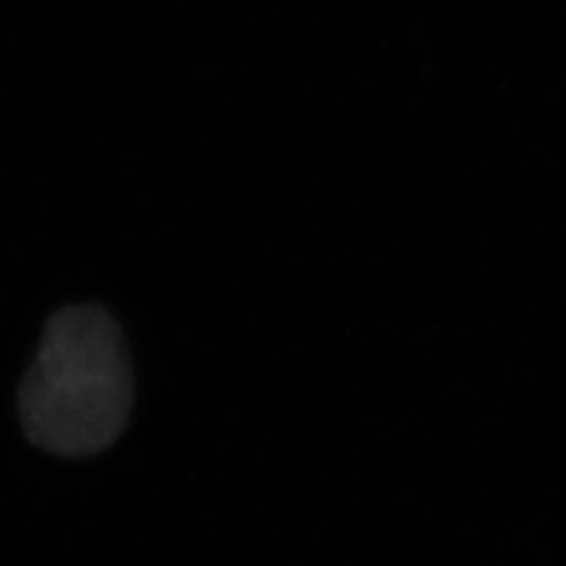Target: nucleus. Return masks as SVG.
Instances as JSON below:
<instances>
[{
    "instance_id": "f257e3e1",
    "label": "nucleus",
    "mask_w": 566,
    "mask_h": 566,
    "mask_svg": "<svg viewBox=\"0 0 566 566\" xmlns=\"http://www.w3.org/2000/svg\"><path fill=\"white\" fill-rule=\"evenodd\" d=\"M134 378L122 328L103 307L55 313L19 388L27 436L48 454L92 457L124 433Z\"/></svg>"
}]
</instances>
